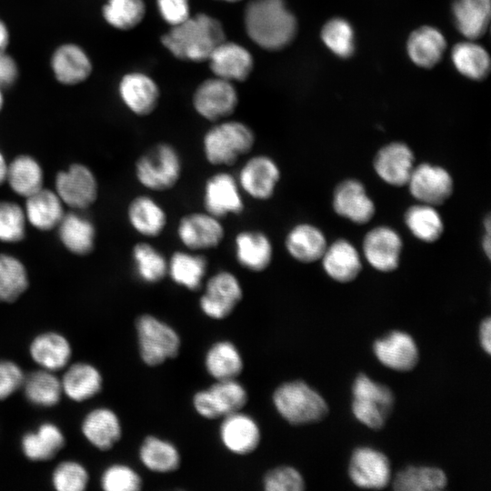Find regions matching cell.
Returning <instances> with one entry per match:
<instances>
[{
	"label": "cell",
	"instance_id": "35",
	"mask_svg": "<svg viewBox=\"0 0 491 491\" xmlns=\"http://www.w3.org/2000/svg\"><path fill=\"white\" fill-rule=\"evenodd\" d=\"M446 49V39L442 33L432 26H422L415 30L407 41V52L411 60L418 66L430 68L439 62Z\"/></svg>",
	"mask_w": 491,
	"mask_h": 491
},
{
	"label": "cell",
	"instance_id": "33",
	"mask_svg": "<svg viewBox=\"0 0 491 491\" xmlns=\"http://www.w3.org/2000/svg\"><path fill=\"white\" fill-rule=\"evenodd\" d=\"M29 353L42 369L55 372L68 364L72 350L65 336L58 333L46 332L35 337L30 345Z\"/></svg>",
	"mask_w": 491,
	"mask_h": 491
},
{
	"label": "cell",
	"instance_id": "18",
	"mask_svg": "<svg viewBox=\"0 0 491 491\" xmlns=\"http://www.w3.org/2000/svg\"><path fill=\"white\" fill-rule=\"evenodd\" d=\"M235 262L243 269L262 273L272 264L274 246L269 235L259 229H244L234 237Z\"/></svg>",
	"mask_w": 491,
	"mask_h": 491
},
{
	"label": "cell",
	"instance_id": "45",
	"mask_svg": "<svg viewBox=\"0 0 491 491\" xmlns=\"http://www.w3.org/2000/svg\"><path fill=\"white\" fill-rule=\"evenodd\" d=\"M145 13L144 0H105L101 9L104 21L120 31L132 30L139 25Z\"/></svg>",
	"mask_w": 491,
	"mask_h": 491
},
{
	"label": "cell",
	"instance_id": "6",
	"mask_svg": "<svg viewBox=\"0 0 491 491\" xmlns=\"http://www.w3.org/2000/svg\"><path fill=\"white\" fill-rule=\"evenodd\" d=\"M352 393V412L355 417L373 430L381 429L394 406L392 390L366 375L359 374L353 383Z\"/></svg>",
	"mask_w": 491,
	"mask_h": 491
},
{
	"label": "cell",
	"instance_id": "7",
	"mask_svg": "<svg viewBox=\"0 0 491 491\" xmlns=\"http://www.w3.org/2000/svg\"><path fill=\"white\" fill-rule=\"evenodd\" d=\"M139 353L147 366H158L177 356L180 338L175 329L155 316L144 314L135 322Z\"/></svg>",
	"mask_w": 491,
	"mask_h": 491
},
{
	"label": "cell",
	"instance_id": "32",
	"mask_svg": "<svg viewBox=\"0 0 491 491\" xmlns=\"http://www.w3.org/2000/svg\"><path fill=\"white\" fill-rule=\"evenodd\" d=\"M82 433L95 447L108 450L120 439L122 429L119 418L113 410L99 407L85 416Z\"/></svg>",
	"mask_w": 491,
	"mask_h": 491
},
{
	"label": "cell",
	"instance_id": "5",
	"mask_svg": "<svg viewBox=\"0 0 491 491\" xmlns=\"http://www.w3.org/2000/svg\"><path fill=\"white\" fill-rule=\"evenodd\" d=\"M273 402L279 415L296 426L319 422L328 413L322 396L301 380L280 385L273 394Z\"/></svg>",
	"mask_w": 491,
	"mask_h": 491
},
{
	"label": "cell",
	"instance_id": "57",
	"mask_svg": "<svg viewBox=\"0 0 491 491\" xmlns=\"http://www.w3.org/2000/svg\"><path fill=\"white\" fill-rule=\"evenodd\" d=\"M10 43V31L7 25L0 18V52L6 51Z\"/></svg>",
	"mask_w": 491,
	"mask_h": 491
},
{
	"label": "cell",
	"instance_id": "24",
	"mask_svg": "<svg viewBox=\"0 0 491 491\" xmlns=\"http://www.w3.org/2000/svg\"><path fill=\"white\" fill-rule=\"evenodd\" d=\"M333 207L337 215L360 225L369 222L376 210L364 185L356 179L337 185L333 195Z\"/></svg>",
	"mask_w": 491,
	"mask_h": 491
},
{
	"label": "cell",
	"instance_id": "31",
	"mask_svg": "<svg viewBox=\"0 0 491 491\" xmlns=\"http://www.w3.org/2000/svg\"><path fill=\"white\" fill-rule=\"evenodd\" d=\"M44 169L28 154H20L7 164L5 183L17 195L26 198L44 187Z\"/></svg>",
	"mask_w": 491,
	"mask_h": 491
},
{
	"label": "cell",
	"instance_id": "49",
	"mask_svg": "<svg viewBox=\"0 0 491 491\" xmlns=\"http://www.w3.org/2000/svg\"><path fill=\"white\" fill-rule=\"evenodd\" d=\"M325 45L336 55L346 58L355 50L354 31L351 25L343 18L329 20L321 32Z\"/></svg>",
	"mask_w": 491,
	"mask_h": 491
},
{
	"label": "cell",
	"instance_id": "1",
	"mask_svg": "<svg viewBox=\"0 0 491 491\" xmlns=\"http://www.w3.org/2000/svg\"><path fill=\"white\" fill-rule=\"evenodd\" d=\"M248 37L260 48L279 51L295 38L297 23L284 0H251L244 12Z\"/></svg>",
	"mask_w": 491,
	"mask_h": 491
},
{
	"label": "cell",
	"instance_id": "46",
	"mask_svg": "<svg viewBox=\"0 0 491 491\" xmlns=\"http://www.w3.org/2000/svg\"><path fill=\"white\" fill-rule=\"evenodd\" d=\"M452 61L463 75L474 80L485 78L490 70L487 52L482 46L471 42L456 45L452 50Z\"/></svg>",
	"mask_w": 491,
	"mask_h": 491
},
{
	"label": "cell",
	"instance_id": "51",
	"mask_svg": "<svg viewBox=\"0 0 491 491\" xmlns=\"http://www.w3.org/2000/svg\"><path fill=\"white\" fill-rule=\"evenodd\" d=\"M101 486L105 491H137L142 486V480L130 466L115 464L102 474Z\"/></svg>",
	"mask_w": 491,
	"mask_h": 491
},
{
	"label": "cell",
	"instance_id": "38",
	"mask_svg": "<svg viewBox=\"0 0 491 491\" xmlns=\"http://www.w3.org/2000/svg\"><path fill=\"white\" fill-rule=\"evenodd\" d=\"M455 24L467 38L482 36L490 20V0H455Z\"/></svg>",
	"mask_w": 491,
	"mask_h": 491
},
{
	"label": "cell",
	"instance_id": "59",
	"mask_svg": "<svg viewBox=\"0 0 491 491\" xmlns=\"http://www.w3.org/2000/svg\"><path fill=\"white\" fill-rule=\"evenodd\" d=\"M7 160L0 150V186L5 183L6 170H7Z\"/></svg>",
	"mask_w": 491,
	"mask_h": 491
},
{
	"label": "cell",
	"instance_id": "11",
	"mask_svg": "<svg viewBox=\"0 0 491 491\" xmlns=\"http://www.w3.org/2000/svg\"><path fill=\"white\" fill-rule=\"evenodd\" d=\"M243 295L238 277L229 270H219L206 279L199 306L206 316L221 320L231 315Z\"/></svg>",
	"mask_w": 491,
	"mask_h": 491
},
{
	"label": "cell",
	"instance_id": "15",
	"mask_svg": "<svg viewBox=\"0 0 491 491\" xmlns=\"http://www.w3.org/2000/svg\"><path fill=\"white\" fill-rule=\"evenodd\" d=\"M117 92L122 104L137 116L151 115L160 100L157 83L140 71L125 74L118 82Z\"/></svg>",
	"mask_w": 491,
	"mask_h": 491
},
{
	"label": "cell",
	"instance_id": "22",
	"mask_svg": "<svg viewBox=\"0 0 491 491\" xmlns=\"http://www.w3.org/2000/svg\"><path fill=\"white\" fill-rule=\"evenodd\" d=\"M126 219L131 228L145 238L159 237L166 228L165 209L151 195H137L126 206Z\"/></svg>",
	"mask_w": 491,
	"mask_h": 491
},
{
	"label": "cell",
	"instance_id": "2",
	"mask_svg": "<svg viewBox=\"0 0 491 491\" xmlns=\"http://www.w3.org/2000/svg\"><path fill=\"white\" fill-rule=\"evenodd\" d=\"M225 40L222 23L200 13L190 15L161 36V43L175 58L188 62L207 61L213 50Z\"/></svg>",
	"mask_w": 491,
	"mask_h": 491
},
{
	"label": "cell",
	"instance_id": "30",
	"mask_svg": "<svg viewBox=\"0 0 491 491\" xmlns=\"http://www.w3.org/2000/svg\"><path fill=\"white\" fill-rule=\"evenodd\" d=\"M320 260L326 273L339 283L356 279L362 267L358 251L346 239H338L327 246Z\"/></svg>",
	"mask_w": 491,
	"mask_h": 491
},
{
	"label": "cell",
	"instance_id": "54",
	"mask_svg": "<svg viewBox=\"0 0 491 491\" xmlns=\"http://www.w3.org/2000/svg\"><path fill=\"white\" fill-rule=\"evenodd\" d=\"M161 18L170 26L181 24L190 15L189 0H155Z\"/></svg>",
	"mask_w": 491,
	"mask_h": 491
},
{
	"label": "cell",
	"instance_id": "28",
	"mask_svg": "<svg viewBox=\"0 0 491 491\" xmlns=\"http://www.w3.org/2000/svg\"><path fill=\"white\" fill-rule=\"evenodd\" d=\"M25 199L27 224L38 231L56 228L65 213V205L55 190L43 187Z\"/></svg>",
	"mask_w": 491,
	"mask_h": 491
},
{
	"label": "cell",
	"instance_id": "9",
	"mask_svg": "<svg viewBox=\"0 0 491 491\" xmlns=\"http://www.w3.org/2000/svg\"><path fill=\"white\" fill-rule=\"evenodd\" d=\"M234 83L214 76L198 85L192 97L196 114L212 123L227 119L238 105Z\"/></svg>",
	"mask_w": 491,
	"mask_h": 491
},
{
	"label": "cell",
	"instance_id": "37",
	"mask_svg": "<svg viewBox=\"0 0 491 491\" xmlns=\"http://www.w3.org/2000/svg\"><path fill=\"white\" fill-rule=\"evenodd\" d=\"M102 383L100 372L87 363L70 366L61 380L63 393L76 402L85 401L98 394Z\"/></svg>",
	"mask_w": 491,
	"mask_h": 491
},
{
	"label": "cell",
	"instance_id": "26",
	"mask_svg": "<svg viewBox=\"0 0 491 491\" xmlns=\"http://www.w3.org/2000/svg\"><path fill=\"white\" fill-rule=\"evenodd\" d=\"M55 229L60 243L71 254L83 256L94 251L96 228L81 211L65 212Z\"/></svg>",
	"mask_w": 491,
	"mask_h": 491
},
{
	"label": "cell",
	"instance_id": "3",
	"mask_svg": "<svg viewBox=\"0 0 491 491\" xmlns=\"http://www.w3.org/2000/svg\"><path fill=\"white\" fill-rule=\"evenodd\" d=\"M256 134L246 123L225 119L214 123L202 137V152L213 166H232L256 145Z\"/></svg>",
	"mask_w": 491,
	"mask_h": 491
},
{
	"label": "cell",
	"instance_id": "13",
	"mask_svg": "<svg viewBox=\"0 0 491 491\" xmlns=\"http://www.w3.org/2000/svg\"><path fill=\"white\" fill-rule=\"evenodd\" d=\"M235 177L245 195L255 201L266 202L276 194L281 170L272 156L257 154L246 160Z\"/></svg>",
	"mask_w": 491,
	"mask_h": 491
},
{
	"label": "cell",
	"instance_id": "61",
	"mask_svg": "<svg viewBox=\"0 0 491 491\" xmlns=\"http://www.w3.org/2000/svg\"><path fill=\"white\" fill-rule=\"evenodd\" d=\"M221 1H224V2H226V3H237V2H240L242 0H221Z\"/></svg>",
	"mask_w": 491,
	"mask_h": 491
},
{
	"label": "cell",
	"instance_id": "27",
	"mask_svg": "<svg viewBox=\"0 0 491 491\" xmlns=\"http://www.w3.org/2000/svg\"><path fill=\"white\" fill-rule=\"evenodd\" d=\"M167 260V276L176 286L189 291L202 287L209 266L204 254L187 249L175 250Z\"/></svg>",
	"mask_w": 491,
	"mask_h": 491
},
{
	"label": "cell",
	"instance_id": "42",
	"mask_svg": "<svg viewBox=\"0 0 491 491\" xmlns=\"http://www.w3.org/2000/svg\"><path fill=\"white\" fill-rule=\"evenodd\" d=\"M139 458L147 469L156 473L173 472L180 465L177 448L169 441L154 436H148L143 441Z\"/></svg>",
	"mask_w": 491,
	"mask_h": 491
},
{
	"label": "cell",
	"instance_id": "50",
	"mask_svg": "<svg viewBox=\"0 0 491 491\" xmlns=\"http://www.w3.org/2000/svg\"><path fill=\"white\" fill-rule=\"evenodd\" d=\"M52 484L58 491H82L88 484V473L75 461H64L55 468Z\"/></svg>",
	"mask_w": 491,
	"mask_h": 491
},
{
	"label": "cell",
	"instance_id": "21",
	"mask_svg": "<svg viewBox=\"0 0 491 491\" xmlns=\"http://www.w3.org/2000/svg\"><path fill=\"white\" fill-rule=\"evenodd\" d=\"M374 353L385 366L400 372L412 370L419 359L414 338L403 331H393L374 343Z\"/></svg>",
	"mask_w": 491,
	"mask_h": 491
},
{
	"label": "cell",
	"instance_id": "12",
	"mask_svg": "<svg viewBox=\"0 0 491 491\" xmlns=\"http://www.w3.org/2000/svg\"><path fill=\"white\" fill-rule=\"evenodd\" d=\"M175 233L185 249L199 253L217 248L225 237L222 220L204 210L181 216Z\"/></svg>",
	"mask_w": 491,
	"mask_h": 491
},
{
	"label": "cell",
	"instance_id": "34",
	"mask_svg": "<svg viewBox=\"0 0 491 491\" xmlns=\"http://www.w3.org/2000/svg\"><path fill=\"white\" fill-rule=\"evenodd\" d=\"M131 261L136 278L146 285H155L167 276V257L149 242L135 243Z\"/></svg>",
	"mask_w": 491,
	"mask_h": 491
},
{
	"label": "cell",
	"instance_id": "48",
	"mask_svg": "<svg viewBox=\"0 0 491 491\" xmlns=\"http://www.w3.org/2000/svg\"><path fill=\"white\" fill-rule=\"evenodd\" d=\"M27 221L24 207L10 200H0V242L16 244L26 235Z\"/></svg>",
	"mask_w": 491,
	"mask_h": 491
},
{
	"label": "cell",
	"instance_id": "10",
	"mask_svg": "<svg viewBox=\"0 0 491 491\" xmlns=\"http://www.w3.org/2000/svg\"><path fill=\"white\" fill-rule=\"evenodd\" d=\"M202 203L204 211L219 219L241 215L246 209L243 192L231 173L218 171L204 184Z\"/></svg>",
	"mask_w": 491,
	"mask_h": 491
},
{
	"label": "cell",
	"instance_id": "40",
	"mask_svg": "<svg viewBox=\"0 0 491 491\" xmlns=\"http://www.w3.org/2000/svg\"><path fill=\"white\" fill-rule=\"evenodd\" d=\"M392 484L398 491H438L446 487L447 478L438 467L408 466L397 472Z\"/></svg>",
	"mask_w": 491,
	"mask_h": 491
},
{
	"label": "cell",
	"instance_id": "17",
	"mask_svg": "<svg viewBox=\"0 0 491 491\" xmlns=\"http://www.w3.org/2000/svg\"><path fill=\"white\" fill-rule=\"evenodd\" d=\"M348 474L358 487L381 489L390 482V462L384 453L376 449L358 447L352 454Z\"/></svg>",
	"mask_w": 491,
	"mask_h": 491
},
{
	"label": "cell",
	"instance_id": "20",
	"mask_svg": "<svg viewBox=\"0 0 491 491\" xmlns=\"http://www.w3.org/2000/svg\"><path fill=\"white\" fill-rule=\"evenodd\" d=\"M403 242L400 235L388 226L371 229L363 241V254L369 265L380 272L397 268Z\"/></svg>",
	"mask_w": 491,
	"mask_h": 491
},
{
	"label": "cell",
	"instance_id": "44",
	"mask_svg": "<svg viewBox=\"0 0 491 491\" xmlns=\"http://www.w3.org/2000/svg\"><path fill=\"white\" fill-rule=\"evenodd\" d=\"M405 223L414 236L426 243L439 239L444 231L441 215L435 206L426 204L410 206L405 214Z\"/></svg>",
	"mask_w": 491,
	"mask_h": 491
},
{
	"label": "cell",
	"instance_id": "41",
	"mask_svg": "<svg viewBox=\"0 0 491 491\" xmlns=\"http://www.w3.org/2000/svg\"><path fill=\"white\" fill-rule=\"evenodd\" d=\"M28 286V271L23 261L12 254L0 253V302H15Z\"/></svg>",
	"mask_w": 491,
	"mask_h": 491
},
{
	"label": "cell",
	"instance_id": "60",
	"mask_svg": "<svg viewBox=\"0 0 491 491\" xmlns=\"http://www.w3.org/2000/svg\"><path fill=\"white\" fill-rule=\"evenodd\" d=\"M5 105V96L3 93V89L0 88V112L2 111Z\"/></svg>",
	"mask_w": 491,
	"mask_h": 491
},
{
	"label": "cell",
	"instance_id": "14",
	"mask_svg": "<svg viewBox=\"0 0 491 491\" xmlns=\"http://www.w3.org/2000/svg\"><path fill=\"white\" fill-rule=\"evenodd\" d=\"M406 185L416 200L433 206L446 202L452 195L454 185L447 170L428 163L415 165Z\"/></svg>",
	"mask_w": 491,
	"mask_h": 491
},
{
	"label": "cell",
	"instance_id": "36",
	"mask_svg": "<svg viewBox=\"0 0 491 491\" xmlns=\"http://www.w3.org/2000/svg\"><path fill=\"white\" fill-rule=\"evenodd\" d=\"M65 436L55 424H41L35 431L24 435L21 448L32 461H45L53 458L64 446Z\"/></svg>",
	"mask_w": 491,
	"mask_h": 491
},
{
	"label": "cell",
	"instance_id": "39",
	"mask_svg": "<svg viewBox=\"0 0 491 491\" xmlns=\"http://www.w3.org/2000/svg\"><path fill=\"white\" fill-rule=\"evenodd\" d=\"M205 366L208 374L216 381L235 379L244 366L237 347L225 340L211 346L205 356Z\"/></svg>",
	"mask_w": 491,
	"mask_h": 491
},
{
	"label": "cell",
	"instance_id": "16",
	"mask_svg": "<svg viewBox=\"0 0 491 491\" xmlns=\"http://www.w3.org/2000/svg\"><path fill=\"white\" fill-rule=\"evenodd\" d=\"M49 65L55 79L67 86L84 83L93 72V62L88 53L73 42L57 45L51 54Z\"/></svg>",
	"mask_w": 491,
	"mask_h": 491
},
{
	"label": "cell",
	"instance_id": "53",
	"mask_svg": "<svg viewBox=\"0 0 491 491\" xmlns=\"http://www.w3.org/2000/svg\"><path fill=\"white\" fill-rule=\"evenodd\" d=\"M25 375L21 367L8 360H0V400L5 399L22 387Z\"/></svg>",
	"mask_w": 491,
	"mask_h": 491
},
{
	"label": "cell",
	"instance_id": "56",
	"mask_svg": "<svg viewBox=\"0 0 491 491\" xmlns=\"http://www.w3.org/2000/svg\"><path fill=\"white\" fill-rule=\"evenodd\" d=\"M479 341L483 350L489 355L491 352V319H484L479 327Z\"/></svg>",
	"mask_w": 491,
	"mask_h": 491
},
{
	"label": "cell",
	"instance_id": "58",
	"mask_svg": "<svg viewBox=\"0 0 491 491\" xmlns=\"http://www.w3.org/2000/svg\"><path fill=\"white\" fill-rule=\"evenodd\" d=\"M486 235H484V238H483V249L487 257H490V218L487 217L486 219Z\"/></svg>",
	"mask_w": 491,
	"mask_h": 491
},
{
	"label": "cell",
	"instance_id": "43",
	"mask_svg": "<svg viewBox=\"0 0 491 491\" xmlns=\"http://www.w3.org/2000/svg\"><path fill=\"white\" fill-rule=\"evenodd\" d=\"M22 387L30 403L45 407L56 405L63 393L61 381L53 372L45 369L25 376Z\"/></svg>",
	"mask_w": 491,
	"mask_h": 491
},
{
	"label": "cell",
	"instance_id": "29",
	"mask_svg": "<svg viewBox=\"0 0 491 491\" xmlns=\"http://www.w3.org/2000/svg\"><path fill=\"white\" fill-rule=\"evenodd\" d=\"M284 245L293 259L309 264L321 259L327 242L319 228L309 223H299L286 233Z\"/></svg>",
	"mask_w": 491,
	"mask_h": 491
},
{
	"label": "cell",
	"instance_id": "8",
	"mask_svg": "<svg viewBox=\"0 0 491 491\" xmlns=\"http://www.w3.org/2000/svg\"><path fill=\"white\" fill-rule=\"evenodd\" d=\"M54 190L65 206L83 211L96 201L99 186L96 176L87 165L73 163L57 172Z\"/></svg>",
	"mask_w": 491,
	"mask_h": 491
},
{
	"label": "cell",
	"instance_id": "47",
	"mask_svg": "<svg viewBox=\"0 0 491 491\" xmlns=\"http://www.w3.org/2000/svg\"><path fill=\"white\" fill-rule=\"evenodd\" d=\"M207 391L218 418L240 411L248 398L246 388L235 378L218 380Z\"/></svg>",
	"mask_w": 491,
	"mask_h": 491
},
{
	"label": "cell",
	"instance_id": "55",
	"mask_svg": "<svg viewBox=\"0 0 491 491\" xmlns=\"http://www.w3.org/2000/svg\"><path fill=\"white\" fill-rule=\"evenodd\" d=\"M19 77V67L15 58L6 53L0 52V88L11 87Z\"/></svg>",
	"mask_w": 491,
	"mask_h": 491
},
{
	"label": "cell",
	"instance_id": "25",
	"mask_svg": "<svg viewBox=\"0 0 491 491\" xmlns=\"http://www.w3.org/2000/svg\"><path fill=\"white\" fill-rule=\"evenodd\" d=\"M219 436L224 446L236 455L252 453L261 439L257 423L253 417L240 411L224 416Z\"/></svg>",
	"mask_w": 491,
	"mask_h": 491
},
{
	"label": "cell",
	"instance_id": "19",
	"mask_svg": "<svg viewBox=\"0 0 491 491\" xmlns=\"http://www.w3.org/2000/svg\"><path fill=\"white\" fill-rule=\"evenodd\" d=\"M207 62L214 76L232 83L246 81L255 65L248 49L226 39L213 50Z\"/></svg>",
	"mask_w": 491,
	"mask_h": 491
},
{
	"label": "cell",
	"instance_id": "4",
	"mask_svg": "<svg viewBox=\"0 0 491 491\" xmlns=\"http://www.w3.org/2000/svg\"><path fill=\"white\" fill-rule=\"evenodd\" d=\"M134 174L138 184L148 191H170L182 177V155L173 144L156 143L136 159Z\"/></svg>",
	"mask_w": 491,
	"mask_h": 491
},
{
	"label": "cell",
	"instance_id": "52",
	"mask_svg": "<svg viewBox=\"0 0 491 491\" xmlns=\"http://www.w3.org/2000/svg\"><path fill=\"white\" fill-rule=\"evenodd\" d=\"M263 486L266 491H301L305 487V481L296 468L281 466L265 475Z\"/></svg>",
	"mask_w": 491,
	"mask_h": 491
},
{
	"label": "cell",
	"instance_id": "23",
	"mask_svg": "<svg viewBox=\"0 0 491 491\" xmlns=\"http://www.w3.org/2000/svg\"><path fill=\"white\" fill-rule=\"evenodd\" d=\"M415 156L406 144L394 142L383 146L376 155L374 168L377 175L394 186L406 185L415 167Z\"/></svg>",
	"mask_w": 491,
	"mask_h": 491
}]
</instances>
